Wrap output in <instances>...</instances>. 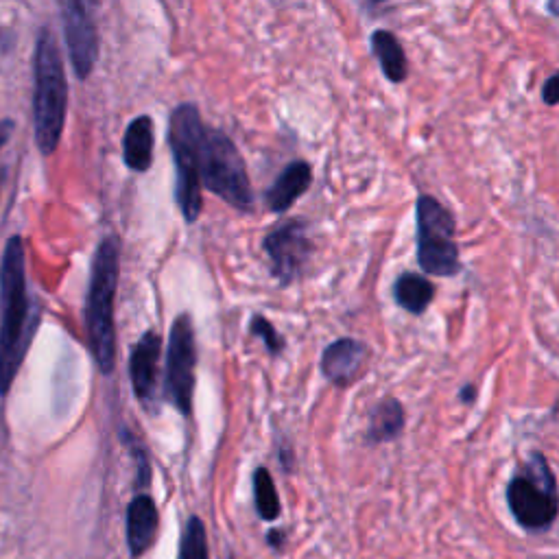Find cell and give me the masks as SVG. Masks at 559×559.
Wrapping results in <instances>:
<instances>
[{"label": "cell", "instance_id": "obj_1", "mask_svg": "<svg viewBox=\"0 0 559 559\" xmlns=\"http://www.w3.org/2000/svg\"><path fill=\"white\" fill-rule=\"evenodd\" d=\"M31 335L25 245L20 236H11L0 267V396H7L14 385Z\"/></svg>", "mask_w": 559, "mask_h": 559}, {"label": "cell", "instance_id": "obj_2", "mask_svg": "<svg viewBox=\"0 0 559 559\" xmlns=\"http://www.w3.org/2000/svg\"><path fill=\"white\" fill-rule=\"evenodd\" d=\"M121 247L116 236H107L94 256L92 280L86 304V326L90 348L103 374H110L116 363V332H114V295L121 271Z\"/></svg>", "mask_w": 559, "mask_h": 559}, {"label": "cell", "instance_id": "obj_3", "mask_svg": "<svg viewBox=\"0 0 559 559\" xmlns=\"http://www.w3.org/2000/svg\"><path fill=\"white\" fill-rule=\"evenodd\" d=\"M68 107V86L66 73L59 55L55 35L44 29L35 49V140L44 156H51L57 149L59 138L64 132Z\"/></svg>", "mask_w": 559, "mask_h": 559}, {"label": "cell", "instance_id": "obj_4", "mask_svg": "<svg viewBox=\"0 0 559 559\" xmlns=\"http://www.w3.org/2000/svg\"><path fill=\"white\" fill-rule=\"evenodd\" d=\"M206 127L195 105H180L171 114L169 140L177 169V204L188 223L201 214V149H204Z\"/></svg>", "mask_w": 559, "mask_h": 559}, {"label": "cell", "instance_id": "obj_5", "mask_svg": "<svg viewBox=\"0 0 559 559\" xmlns=\"http://www.w3.org/2000/svg\"><path fill=\"white\" fill-rule=\"evenodd\" d=\"M511 516L527 531H546L559 516L557 479L542 453H531L529 461L507 485Z\"/></svg>", "mask_w": 559, "mask_h": 559}, {"label": "cell", "instance_id": "obj_6", "mask_svg": "<svg viewBox=\"0 0 559 559\" xmlns=\"http://www.w3.org/2000/svg\"><path fill=\"white\" fill-rule=\"evenodd\" d=\"M201 184L236 210L249 212L254 208L252 184L241 153L217 129H206L204 149H201Z\"/></svg>", "mask_w": 559, "mask_h": 559}, {"label": "cell", "instance_id": "obj_7", "mask_svg": "<svg viewBox=\"0 0 559 559\" xmlns=\"http://www.w3.org/2000/svg\"><path fill=\"white\" fill-rule=\"evenodd\" d=\"M415 219H418V263L422 271L428 276L453 278L461 271L455 217L435 197L420 195L415 204Z\"/></svg>", "mask_w": 559, "mask_h": 559}, {"label": "cell", "instance_id": "obj_8", "mask_svg": "<svg viewBox=\"0 0 559 559\" xmlns=\"http://www.w3.org/2000/svg\"><path fill=\"white\" fill-rule=\"evenodd\" d=\"M195 330L193 321L184 313L173 321L166 350V394L173 400L175 409L190 415L195 391Z\"/></svg>", "mask_w": 559, "mask_h": 559}, {"label": "cell", "instance_id": "obj_9", "mask_svg": "<svg viewBox=\"0 0 559 559\" xmlns=\"http://www.w3.org/2000/svg\"><path fill=\"white\" fill-rule=\"evenodd\" d=\"M265 252L271 258L273 276L282 282H293L311 256V241L306 236L304 223L289 221L273 230L265 239Z\"/></svg>", "mask_w": 559, "mask_h": 559}, {"label": "cell", "instance_id": "obj_10", "mask_svg": "<svg viewBox=\"0 0 559 559\" xmlns=\"http://www.w3.org/2000/svg\"><path fill=\"white\" fill-rule=\"evenodd\" d=\"M62 18L70 62H73L77 77L86 79L99 57L97 27H94L92 18L88 16L86 5L81 3H66L62 7Z\"/></svg>", "mask_w": 559, "mask_h": 559}, {"label": "cell", "instance_id": "obj_11", "mask_svg": "<svg viewBox=\"0 0 559 559\" xmlns=\"http://www.w3.org/2000/svg\"><path fill=\"white\" fill-rule=\"evenodd\" d=\"M367 356H370V350H367L365 343L356 339H339L324 350L321 372H324L330 383L348 387L363 372Z\"/></svg>", "mask_w": 559, "mask_h": 559}, {"label": "cell", "instance_id": "obj_12", "mask_svg": "<svg viewBox=\"0 0 559 559\" xmlns=\"http://www.w3.org/2000/svg\"><path fill=\"white\" fill-rule=\"evenodd\" d=\"M162 352V337L156 332H145L136 343L129 359V376H132L134 394L142 400L149 402L156 396L158 387V361Z\"/></svg>", "mask_w": 559, "mask_h": 559}, {"label": "cell", "instance_id": "obj_13", "mask_svg": "<svg viewBox=\"0 0 559 559\" xmlns=\"http://www.w3.org/2000/svg\"><path fill=\"white\" fill-rule=\"evenodd\" d=\"M158 531V507L153 498L140 494L127 507V546L129 553L140 557L149 549Z\"/></svg>", "mask_w": 559, "mask_h": 559}, {"label": "cell", "instance_id": "obj_14", "mask_svg": "<svg viewBox=\"0 0 559 559\" xmlns=\"http://www.w3.org/2000/svg\"><path fill=\"white\" fill-rule=\"evenodd\" d=\"M313 182V171L306 162H293L267 190V206L273 212H287Z\"/></svg>", "mask_w": 559, "mask_h": 559}, {"label": "cell", "instance_id": "obj_15", "mask_svg": "<svg viewBox=\"0 0 559 559\" xmlns=\"http://www.w3.org/2000/svg\"><path fill=\"white\" fill-rule=\"evenodd\" d=\"M123 156L132 171H149L153 162V121L149 116H138L129 123L123 138Z\"/></svg>", "mask_w": 559, "mask_h": 559}, {"label": "cell", "instance_id": "obj_16", "mask_svg": "<svg viewBox=\"0 0 559 559\" xmlns=\"http://www.w3.org/2000/svg\"><path fill=\"white\" fill-rule=\"evenodd\" d=\"M372 51L378 59L380 68H383V75L391 83H402L409 75V62L407 55H404L402 44L391 31L378 29L372 33Z\"/></svg>", "mask_w": 559, "mask_h": 559}, {"label": "cell", "instance_id": "obj_17", "mask_svg": "<svg viewBox=\"0 0 559 559\" xmlns=\"http://www.w3.org/2000/svg\"><path fill=\"white\" fill-rule=\"evenodd\" d=\"M404 428V409L396 398H385L376 404L370 415V428H367V442L385 444L400 437Z\"/></svg>", "mask_w": 559, "mask_h": 559}, {"label": "cell", "instance_id": "obj_18", "mask_svg": "<svg viewBox=\"0 0 559 559\" xmlns=\"http://www.w3.org/2000/svg\"><path fill=\"white\" fill-rule=\"evenodd\" d=\"M394 297L398 306L411 315H422L431 306L435 297V287L431 280H426L420 273H402L394 284Z\"/></svg>", "mask_w": 559, "mask_h": 559}, {"label": "cell", "instance_id": "obj_19", "mask_svg": "<svg viewBox=\"0 0 559 559\" xmlns=\"http://www.w3.org/2000/svg\"><path fill=\"white\" fill-rule=\"evenodd\" d=\"M254 494L258 516L263 520H276L280 516V498L267 468H258L254 472Z\"/></svg>", "mask_w": 559, "mask_h": 559}, {"label": "cell", "instance_id": "obj_20", "mask_svg": "<svg viewBox=\"0 0 559 559\" xmlns=\"http://www.w3.org/2000/svg\"><path fill=\"white\" fill-rule=\"evenodd\" d=\"M177 559H208L206 527L197 516L188 520V525L182 535V544H180V557Z\"/></svg>", "mask_w": 559, "mask_h": 559}, {"label": "cell", "instance_id": "obj_21", "mask_svg": "<svg viewBox=\"0 0 559 559\" xmlns=\"http://www.w3.org/2000/svg\"><path fill=\"white\" fill-rule=\"evenodd\" d=\"M249 330H252L254 337H260L265 341V346L271 354H278L284 348V341L280 339V335L276 332V328L271 326V321H267L263 315H256L249 324Z\"/></svg>", "mask_w": 559, "mask_h": 559}, {"label": "cell", "instance_id": "obj_22", "mask_svg": "<svg viewBox=\"0 0 559 559\" xmlns=\"http://www.w3.org/2000/svg\"><path fill=\"white\" fill-rule=\"evenodd\" d=\"M542 101L546 105H557L559 103V73L549 77L542 86Z\"/></svg>", "mask_w": 559, "mask_h": 559}, {"label": "cell", "instance_id": "obj_23", "mask_svg": "<svg viewBox=\"0 0 559 559\" xmlns=\"http://www.w3.org/2000/svg\"><path fill=\"white\" fill-rule=\"evenodd\" d=\"M11 132H14V121H0V149L5 147Z\"/></svg>", "mask_w": 559, "mask_h": 559}, {"label": "cell", "instance_id": "obj_24", "mask_svg": "<svg viewBox=\"0 0 559 559\" xmlns=\"http://www.w3.org/2000/svg\"><path fill=\"white\" fill-rule=\"evenodd\" d=\"M459 398L466 402V404H472L474 402V398H477V389H474L472 385H466L461 389V394H459Z\"/></svg>", "mask_w": 559, "mask_h": 559}, {"label": "cell", "instance_id": "obj_25", "mask_svg": "<svg viewBox=\"0 0 559 559\" xmlns=\"http://www.w3.org/2000/svg\"><path fill=\"white\" fill-rule=\"evenodd\" d=\"M267 542H269L271 546H276V549H280L282 542H284V535H282L280 531H269V535H267Z\"/></svg>", "mask_w": 559, "mask_h": 559}, {"label": "cell", "instance_id": "obj_26", "mask_svg": "<svg viewBox=\"0 0 559 559\" xmlns=\"http://www.w3.org/2000/svg\"><path fill=\"white\" fill-rule=\"evenodd\" d=\"M549 11H553V14H555V16H559V5H557V3L549 5Z\"/></svg>", "mask_w": 559, "mask_h": 559}]
</instances>
